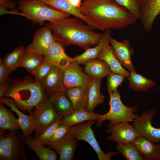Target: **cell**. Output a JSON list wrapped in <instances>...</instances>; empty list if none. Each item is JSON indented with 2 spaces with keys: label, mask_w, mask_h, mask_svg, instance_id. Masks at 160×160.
<instances>
[{
  "label": "cell",
  "mask_w": 160,
  "mask_h": 160,
  "mask_svg": "<svg viewBox=\"0 0 160 160\" xmlns=\"http://www.w3.org/2000/svg\"><path fill=\"white\" fill-rule=\"evenodd\" d=\"M99 115L88 111L86 110L74 111L71 114L63 117L60 121V124L71 127L89 120L96 121Z\"/></svg>",
  "instance_id": "cb8c5ba5"
},
{
  "label": "cell",
  "mask_w": 160,
  "mask_h": 160,
  "mask_svg": "<svg viewBox=\"0 0 160 160\" xmlns=\"http://www.w3.org/2000/svg\"><path fill=\"white\" fill-rule=\"evenodd\" d=\"M145 160L156 159V145L145 138L140 136L132 143Z\"/></svg>",
  "instance_id": "f1b7e54d"
},
{
  "label": "cell",
  "mask_w": 160,
  "mask_h": 160,
  "mask_svg": "<svg viewBox=\"0 0 160 160\" xmlns=\"http://www.w3.org/2000/svg\"><path fill=\"white\" fill-rule=\"evenodd\" d=\"M32 115L36 137L60 117L56 112L48 96L34 107Z\"/></svg>",
  "instance_id": "ba28073f"
},
{
  "label": "cell",
  "mask_w": 160,
  "mask_h": 160,
  "mask_svg": "<svg viewBox=\"0 0 160 160\" xmlns=\"http://www.w3.org/2000/svg\"><path fill=\"white\" fill-rule=\"evenodd\" d=\"M72 6L79 8L81 4V0H66Z\"/></svg>",
  "instance_id": "7bdbcfd3"
},
{
  "label": "cell",
  "mask_w": 160,
  "mask_h": 160,
  "mask_svg": "<svg viewBox=\"0 0 160 160\" xmlns=\"http://www.w3.org/2000/svg\"><path fill=\"white\" fill-rule=\"evenodd\" d=\"M10 82L2 97L12 98L16 107L24 113L27 111L32 115L34 107L48 96L41 82L36 81L29 76L11 79Z\"/></svg>",
  "instance_id": "3957f363"
},
{
  "label": "cell",
  "mask_w": 160,
  "mask_h": 160,
  "mask_svg": "<svg viewBox=\"0 0 160 160\" xmlns=\"http://www.w3.org/2000/svg\"><path fill=\"white\" fill-rule=\"evenodd\" d=\"M101 85V79H92L89 86L87 111L94 112L95 108L104 102L105 97L100 92Z\"/></svg>",
  "instance_id": "4316f807"
},
{
  "label": "cell",
  "mask_w": 160,
  "mask_h": 160,
  "mask_svg": "<svg viewBox=\"0 0 160 160\" xmlns=\"http://www.w3.org/2000/svg\"><path fill=\"white\" fill-rule=\"evenodd\" d=\"M12 0L13 1V0Z\"/></svg>",
  "instance_id": "bcb514c9"
},
{
  "label": "cell",
  "mask_w": 160,
  "mask_h": 160,
  "mask_svg": "<svg viewBox=\"0 0 160 160\" xmlns=\"http://www.w3.org/2000/svg\"><path fill=\"white\" fill-rule=\"evenodd\" d=\"M109 96V110L105 114L99 115L96 123L97 126H100L103 122L105 120L109 121L108 127L122 122L133 121L138 116V113H135L137 111V107H130L124 105L117 90L113 92Z\"/></svg>",
  "instance_id": "5b68a950"
},
{
  "label": "cell",
  "mask_w": 160,
  "mask_h": 160,
  "mask_svg": "<svg viewBox=\"0 0 160 160\" xmlns=\"http://www.w3.org/2000/svg\"><path fill=\"white\" fill-rule=\"evenodd\" d=\"M11 82H8L0 84V98L3 95L8 87L10 85Z\"/></svg>",
  "instance_id": "b9f144b4"
},
{
  "label": "cell",
  "mask_w": 160,
  "mask_h": 160,
  "mask_svg": "<svg viewBox=\"0 0 160 160\" xmlns=\"http://www.w3.org/2000/svg\"><path fill=\"white\" fill-rule=\"evenodd\" d=\"M55 41L50 29L45 25L36 29L32 42L25 49L44 55Z\"/></svg>",
  "instance_id": "8fae6325"
},
{
  "label": "cell",
  "mask_w": 160,
  "mask_h": 160,
  "mask_svg": "<svg viewBox=\"0 0 160 160\" xmlns=\"http://www.w3.org/2000/svg\"><path fill=\"white\" fill-rule=\"evenodd\" d=\"M75 60L62 70L66 89L77 87L89 86L92 78L82 71Z\"/></svg>",
  "instance_id": "30bf717a"
},
{
  "label": "cell",
  "mask_w": 160,
  "mask_h": 160,
  "mask_svg": "<svg viewBox=\"0 0 160 160\" xmlns=\"http://www.w3.org/2000/svg\"><path fill=\"white\" fill-rule=\"evenodd\" d=\"M83 64L85 65L84 72L92 79H101L113 72L109 65L102 60H91Z\"/></svg>",
  "instance_id": "7402d4cb"
},
{
  "label": "cell",
  "mask_w": 160,
  "mask_h": 160,
  "mask_svg": "<svg viewBox=\"0 0 160 160\" xmlns=\"http://www.w3.org/2000/svg\"><path fill=\"white\" fill-rule=\"evenodd\" d=\"M109 42L115 56L120 64L130 72H136L131 60V57L134 54V51L131 47L129 40L126 39L122 42H119L111 36Z\"/></svg>",
  "instance_id": "5bb4252c"
},
{
  "label": "cell",
  "mask_w": 160,
  "mask_h": 160,
  "mask_svg": "<svg viewBox=\"0 0 160 160\" xmlns=\"http://www.w3.org/2000/svg\"><path fill=\"white\" fill-rule=\"evenodd\" d=\"M156 111L153 109L143 112L134 120L133 126L139 136L155 143L160 142V128L153 127L151 123Z\"/></svg>",
  "instance_id": "9c48e42d"
},
{
  "label": "cell",
  "mask_w": 160,
  "mask_h": 160,
  "mask_svg": "<svg viewBox=\"0 0 160 160\" xmlns=\"http://www.w3.org/2000/svg\"><path fill=\"white\" fill-rule=\"evenodd\" d=\"M70 127L60 124L47 144L55 143L61 139L67 134Z\"/></svg>",
  "instance_id": "74e56055"
},
{
  "label": "cell",
  "mask_w": 160,
  "mask_h": 160,
  "mask_svg": "<svg viewBox=\"0 0 160 160\" xmlns=\"http://www.w3.org/2000/svg\"><path fill=\"white\" fill-rule=\"evenodd\" d=\"M79 9L97 29L104 31L125 28L138 20L127 9L114 0H89L82 3Z\"/></svg>",
  "instance_id": "6da1fadb"
},
{
  "label": "cell",
  "mask_w": 160,
  "mask_h": 160,
  "mask_svg": "<svg viewBox=\"0 0 160 160\" xmlns=\"http://www.w3.org/2000/svg\"><path fill=\"white\" fill-rule=\"evenodd\" d=\"M115 148L127 160H145L132 143L126 144L117 143Z\"/></svg>",
  "instance_id": "d6a6232c"
},
{
  "label": "cell",
  "mask_w": 160,
  "mask_h": 160,
  "mask_svg": "<svg viewBox=\"0 0 160 160\" xmlns=\"http://www.w3.org/2000/svg\"><path fill=\"white\" fill-rule=\"evenodd\" d=\"M18 4V8L23 17L31 20L34 24L42 25L45 21L52 22L71 15L55 9L39 0H21Z\"/></svg>",
  "instance_id": "277c9868"
},
{
  "label": "cell",
  "mask_w": 160,
  "mask_h": 160,
  "mask_svg": "<svg viewBox=\"0 0 160 160\" xmlns=\"http://www.w3.org/2000/svg\"><path fill=\"white\" fill-rule=\"evenodd\" d=\"M43 90L48 96L51 94L65 91L63 70L53 65L48 75L41 82Z\"/></svg>",
  "instance_id": "2e32d148"
},
{
  "label": "cell",
  "mask_w": 160,
  "mask_h": 160,
  "mask_svg": "<svg viewBox=\"0 0 160 160\" xmlns=\"http://www.w3.org/2000/svg\"><path fill=\"white\" fill-rule=\"evenodd\" d=\"M12 0H0V6H3L7 9L12 10H14L17 5Z\"/></svg>",
  "instance_id": "ab89813d"
},
{
  "label": "cell",
  "mask_w": 160,
  "mask_h": 160,
  "mask_svg": "<svg viewBox=\"0 0 160 160\" xmlns=\"http://www.w3.org/2000/svg\"><path fill=\"white\" fill-rule=\"evenodd\" d=\"M127 78L129 81V88L135 91L147 92L150 88L156 85L153 81L135 72H130Z\"/></svg>",
  "instance_id": "f546056e"
},
{
  "label": "cell",
  "mask_w": 160,
  "mask_h": 160,
  "mask_svg": "<svg viewBox=\"0 0 160 160\" xmlns=\"http://www.w3.org/2000/svg\"><path fill=\"white\" fill-rule=\"evenodd\" d=\"M0 102L9 106L18 116L21 130L24 136H30L35 130L33 116L27 115L21 112L15 106L11 98L1 97Z\"/></svg>",
  "instance_id": "ac0fdd59"
},
{
  "label": "cell",
  "mask_w": 160,
  "mask_h": 160,
  "mask_svg": "<svg viewBox=\"0 0 160 160\" xmlns=\"http://www.w3.org/2000/svg\"><path fill=\"white\" fill-rule=\"evenodd\" d=\"M119 4L125 7L137 19L141 17L140 0H114Z\"/></svg>",
  "instance_id": "e575fe53"
},
{
  "label": "cell",
  "mask_w": 160,
  "mask_h": 160,
  "mask_svg": "<svg viewBox=\"0 0 160 160\" xmlns=\"http://www.w3.org/2000/svg\"><path fill=\"white\" fill-rule=\"evenodd\" d=\"M2 60L0 61V84L10 81L9 78L10 74L12 72L2 63Z\"/></svg>",
  "instance_id": "f35d334b"
},
{
  "label": "cell",
  "mask_w": 160,
  "mask_h": 160,
  "mask_svg": "<svg viewBox=\"0 0 160 160\" xmlns=\"http://www.w3.org/2000/svg\"><path fill=\"white\" fill-rule=\"evenodd\" d=\"M141 20L145 30L150 31L160 14V0H140Z\"/></svg>",
  "instance_id": "9a60e30c"
},
{
  "label": "cell",
  "mask_w": 160,
  "mask_h": 160,
  "mask_svg": "<svg viewBox=\"0 0 160 160\" xmlns=\"http://www.w3.org/2000/svg\"><path fill=\"white\" fill-rule=\"evenodd\" d=\"M89 86L69 88L65 91L74 111L86 110L88 104Z\"/></svg>",
  "instance_id": "ffe728a7"
},
{
  "label": "cell",
  "mask_w": 160,
  "mask_h": 160,
  "mask_svg": "<svg viewBox=\"0 0 160 160\" xmlns=\"http://www.w3.org/2000/svg\"><path fill=\"white\" fill-rule=\"evenodd\" d=\"M53 65L43 62L31 73L36 81L41 82L48 75Z\"/></svg>",
  "instance_id": "8d00e7d4"
},
{
  "label": "cell",
  "mask_w": 160,
  "mask_h": 160,
  "mask_svg": "<svg viewBox=\"0 0 160 160\" xmlns=\"http://www.w3.org/2000/svg\"><path fill=\"white\" fill-rule=\"evenodd\" d=\"M96 121L89 120L70 127L68 133L78 141H84L90 145L99 160H109L119 152L109 150L104 153L102 150L95 136L92 127Z\"/></svg>",
  "instance_id": "52a82bcc"
},
{
  "label": "cell",
  "mask_w": 160,
  "mask_h": 160,
  "mask_svg": "<svg viewBox=\"0 0 160 160\" xmlns=\"http://www.w3.org/2000/svg\"><path fill=\"white\" fill-rule=\"evenodd\" d=\"M75 60L65 53L63 44L55 41L43 55V62L56 66L62 70Z\"/></svg>",
  "instance_id": "4fadbf2b"
},
{
  "label": "cell",
  "mask_w": 160,
  "mask_h": 160,
  "mask_svg": "<svg viewBox=\"0 0 160 160\" xmlns=\"http://www.w3.org/2000/svg\"><path fill=\"white\" fill-rule=\"evenodd\" d=\"M48 96L60 117L62 118L74 111L72 103L67 97L65 91L56 92Z\"/></svg>",
  "instance_id": "44dd1931"
},
{
  "label": "cell",
  "mask_w": 160,
  "mask_h": 160,
  "mask_svg": "<svg viewBox=\"0 0 160 160\" xmlns=\"http://www.w3.org/2000/svg\"><path fill=\"white\" fill-rule=\"evenodd\" d=\"M5 7L0 6V15L1 16L5 14H9L12 15H17L23 16V15L22 13L19 12L16 10H12L11 11H8L6 9Z\"/></svg>",
  "instance_id": "60d3db41"
},
{
  "label": "cell",
  "mask_w": 160,
  "mask_h": 160,
  "mask_svg": "<svg viewBox=\"0 0 160 160\" xmlns=\"http://www.w3.org/2000/svg\"><path fill=\"white\" fill-rule=\"evenodd\" d=\"M24 50L23 46L16 47L12 52L6 55L2 63L11 71H15L19 67Z\"/></svg>",
  "instance_id": "1f68e13d"
},
{
  "label": "cell",
  "mask_w": 160,
  "mask_h": 160,
  "mask_svg": "<svg viewBox=\"0 0 160 160\" xmlns=\"http://www.w3.org/2000/svg\"><path fill=\"white\" fill-rule=\"evenodd\" d=\"M111 36L110 30L105 31L99 43L97 45L87 49L82 54L74 57L73 58L75 61L80 65L83 64L89 60L97 59L105 43L109 40Z\"/></svg>",
  "instance_id": "484cf974"
},
{
  "label": "cell",
  "mask_w": 160,
  "mask_h": 160,
  "mask_svg": "<svg viewBox=\"0 0 160 160\" xmlns=\"http://www.w3.org/2000/svg\"><path fill=\"white\" fill-rule=\"evenodd\" d=\"M80 19L69 17L45 24L51 30L56 41L64 46L74 45L85 50L97 45L103 34L94 31V28L83 23Z\"/></svg>",
  "instance_id": "7a4b0ae2"
},
{
  "label": "cell",
  "mask_w": 160,
  "mask_h": 160,
  "mask_svg": "<svg viewBox=\"0 0 160 160\" xmlns=\"http://www.w3.org/2000/svg\"><path fill=\"white\" fill-rule=\"evenodd\" d=\"M126 78L124 75L113 72L109 75L107 78V89L109 95L113 92L117 90L124 79Z\"/></svg>",
  "instance_id": "d590c367"
},
{
  "label": "cell",
  "mask_w": 160,
  "mask_h": 160,
  "mask_svg": "<svg viewBox=\"0 0 160 160\" xmlns=\"http://www.w3.org/2000/svg\"><path fill=\"white\" fill-rule=\"evenodd\" d=\"M0 134V160H25L27 156L24 151V138L22 132L8 130L4 135Z\"/></svg>",
  "instance_id": "8992f818"
},
{
  "label": "cell",
  "mask_w": 160,
  "mask_h": 160,
  "mask_svg": "<svg viewBox=\"0 0 160 160\" xmlns=\"http://www.w3.org/2000/svg\"><path fill=\"white\" fill-rule=\"evenodd\" d=\"M21 129L18 119L13 113L3 105L0 104V130L4 132L6 130L15 132Z\"/></svg>",
  "instance_id": "83f0119b"
},
{
  "label": "cell",
  "mask_w": 160,
  "mask_h": 160,
  "mask_svg": "<svg viewBox=\"0 0 160 160\" xmlns=\"http://www.w3.org/2000/svg\"><path fill=\"white\" fill-rule=\"evenodd\" d=\"M24 143L33 150L40 160H56L58 153L55 150L46 148L30 136L24 137Z\"/></svg>",
  "instance_id": "d4e9b609"
},
{
  "label": "cell",
  "mask_w": 160,
  "mask_h": 160,
  "mask_svg": "<svg viewBox=\"0 0 160 160\" xmlns=\"http://www.w3.org/2000/svg\"><path fill=\"white\" fill-rule=\"evenodd\" d=\"M97 59L106 62L113 72L123 75L127 78L129 76L130 72L123 68L118 61L112 47L110 45L109 40L105 43Z\"/></svg>",
  "instance_id": "d6986e66"
},
{
  "label": "cell",
  "mask_w": 160,
  "mask_h": 160,
  "mask_svg": "<svg viewBox=\"0 0 160 160\" xmlns=\"http://www.w3.org/2000/svg\"><path fill=\"white\" fill-rule=\"evenodd\" d=\"M106 132L111 134L107 137V140L124 144L132 143L139 136L133 126L127 122H121L109 127Z\"/></svg>",
  "instance_id": "7c38bea8"
},
{
  "label": "cell",
  "mask_w": 160,
  "mask_h": 160,
  "mask_svg": "<svg viewBox=\"0 0 160 160\" xmlns=\"http://www.w3.org/2000/svg\"><path fill=\"white\" fill-rule=\"evenodd\" d=\"M62 117H59L56 121L48 127L39 136L35 138L38 142L44 145L49 141L56 129L60 124Z\"/></svg>",
  "instance_id": "836d02e7"
},
{
  "label": "cell",
  "mask_w": 160,
  "mask_h": 160,
  "mask_svg": "<svg viewBox=\"0 0 160 160\" xmlns=\"http://www.w3.org/2000/svg\"><path fill=\"white\" fill-rule=\"evenodd\" d=\"M89 0H84V1H87Z\"/></svg>",
  "instance_id": "f6af8a7d"
},
{
  "label": "cell",
  "mask_w": 160,
  "mask_h": 160,
  "mask_svg": "<svg viewBox=\"0 0 160 160\" xmlns=\"http://www.w3.org/2000/svg\"><path fill=\"white\" fill-rule=\"evenodd\" d=\"M43 62V55L25 49L19 67H23L31 73Z\"/></svg>",
  "instance_id": "4dcf8cb0"
},
{
  "label": "cell",
  "mask_w": 160,
  "mask_h": 160,
  "mask_svg": "<svg viewBox=\"0 0 160 160\" xmlns=\"http://www.w3.org/2000/svg\"><path fill=\"white\" fill-rule=\"evenodd\" d=\"M156 159L160 160V145H156Z\"/></svg>",
  "instance_id": "ee69618b"
},
{
  "label": "cell",
  "mask_w": 160,
  "mask_h": 160,
  "mask_svg": "<svg viewBox=\"0 0 160 160\" xmlns=\"http://www.w3.org/2000/svg\"><path fill=\"white\" fill-rule=\"evenodd\" d=\"M53 9L78 17L86 24L97 29L95 25L88 20L80 12L79 8L71 6L66 0H39Z\"/></svg>",
  "instance_id": "603a6c76"
},
{
  "label": "cell",
  "mask_w": 160,
  "mask_h": 160,
  "mask_svg": "<svg viewBox=\"0 0 160 160\" xmlns=\"http://www.w3.org/2000/svg\"><path fill=\"white\" fill-rule=\"evenodd\" d=\"M78 141L68 132L61 139L55 143L48 144L59 155L60 160H72L76 149Z\"/></svg>",
  "instance_id": "e0dca14e"
}]
</instances>
